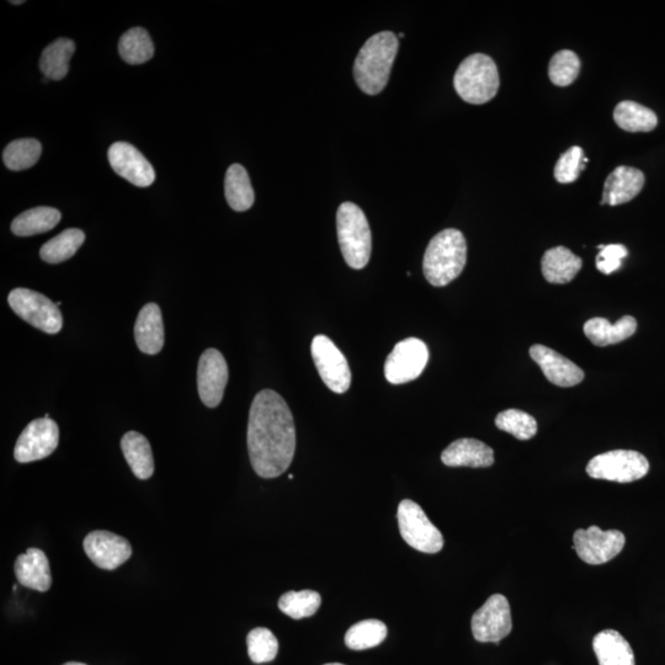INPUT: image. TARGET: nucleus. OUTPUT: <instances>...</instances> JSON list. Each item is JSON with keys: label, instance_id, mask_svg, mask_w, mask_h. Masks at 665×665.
I'll list each match as a JSON object with an SVG mask.
<instances>
[{"label": "nucleus", "instance_id": "obj_1", "mask_svg": "<svg viewBox=\"0 0 665 665\" xmlns=\"http://www.w3.org/2000/svg\"><path fill=\"white\" fill-rule=\"evenodd\" d=\"M250 464L257 475L276 478L290 467L296 450V429L290 407L273 390H263L250 407L248 423Z\"/></svg>", "mask_w": 665, "mask_h": 665}, {"label": "nucleus", "instance_id": "obj_2", "mask_svg": "<svg viewBox=\"0 0 665 665\" xmlns=\"http://www.w3.org/2000/svg\"><path fill=\"white\" fill-rule=\"evenodd\" d=\"M398 47L397 36L391 31H382L366 41L354 65L355 82L365 94L377 95L385 89Z\"/></svg>", "mask_w": 665, "mask_h": 665}, {"label": "nucleus", "instance_id": "obj_3", "mask_svg": "<svg viewBox=\"0 0 665 665\" xmlns=\"http://www.w3.org/2000/svg\"><path fill=\"white\" fill-rule=\"evenodd\" d=\"M467 243L464 234L449 228L430 241L425 250L423 270L430 285L443 287L459 278L465 269Z\"/></svg>", "mask_w": 665, "mask_h": 665}, {"label": "nucleus", "instance_id": "obj_4", "mask_svg": "<svg viewBox=\"0 0 665 665\" xmlns=\"http://www.w3.org/2000/svg\"><path fill=\"white\" fill-rule=\"evenodd\" d=\"M500 85L496 62L483 53L468 56L455 73L454 87L468 104L482 105L496 97Z\"/></svg>", "mask_w": 665, "mask_h": 665}, {"label": "nucleus", "instance_id": "obj_5", "mask_svg": "<svg viewBox=\"0 0 665 665\" xmlns=\"http://www.w3.org/2000/svg\"><path fill=\"white\" fill-rule=\"evenodd\" d=\"M337 231L345 262L355 270L364 269L372 250L371 230L364 211L353 202H344L338 209Z\"/></svg>", "mask_w": 665, "mask_h": 665}, {"label": "nucleus", "instance_id": "obj_6", "mask_svg": "<svg viewBox=\"0 0 665 665\" xmlns=\"http://www.w3.org/2000/svg\"><path fill=\"white\" fill-rule=\"evenodd\" d=\"M397 518L403 540L414 550L424 553H438L443 550V534L416 502L411 499L402 500L398 505Z\"/></svg>", "mask_w": 665, "mask_h": 665}, {"label": "nucleus", "instance_id": "obj_7", "mask_svg": "<svg viewBox=\"0 0 665 665\" xmlns=\"http://www.w3.org/2000/svg\"><path fill=\"white\" fill-rule=\"evenodd\" d=\"M649 472L645 455L632 450H614L589 461L587 473L595 480L630 483L641 480Z\"/></svg>", "mask_w": 665, "mask_h": 665}, {"label": "nucleus", "instance_id": "obj_8", "mask_svg": "<svg viewBox=\"0 0 665 665\" xmlns=\"http://www.w3.org/2000/svg\"><path fill=\"white\" fill-rule=\"evenodd\" d=\"M15 315L47 334H57L63 327V317L57 303L29 289H15L8 296Z\"/></svg>", "mask_w": 665, "mask_h": 665}, {"label": "nucleus", "instance_id": "obj_9", "mask_svg": "<svg viewBox=\"0 0 665 665\" xmlns=\"http://www.w3.org/2000/svg\"><path fill=\"white\" fill-rule=\"evenodd\" d=\"M626 537L619 530L604 531L598 526L574 532L573 550L588 565L598 566L614 560L624 550Z\"/></svg>", "mask_w": 665, "mask_h": 665}, {"label": "nucleus", "instance_id": "obj_10", "mask_svg": "<svg viewBox=\"0 0 665 665\" xmlns=\"http://www.w3.org/2000/svg\"><path fill=\"white\" fill-rule=\"evenodd\" d=\"M429 361L427 344L417 338L399 342L385 363V376L392 385H402L418 379Z\"/></svg>", "mask_w": 665, "mask_h": 665}, {"label": "nucleus", "instance_id": "obj_11", "mask_svg": "<svg viewBox=\"0 0 665 665\" xmlns=\"http://www.w3.org/2000/svg\"><path fill=\"white\" fill-rule=\"evenodd\" d=\"M311 354L319 376L329 390L345 393L351 386V371L347 358L326 335L312 340Z\"/></svg>", "mask_w": 665, "mask_h": 665}, {"label": "nucleus", "instance_id": "obj_12", "mask_svg": "<svg viewBox=\"0 0 665 665\" xmlns=\"http://www.w3.org/2000/svg\"><path fill=\"white\" fill-rule=\"evenodd\" d=\"M471 627L476 641L499 645L513 630L512 610L508 599L502 594L492 595L472 616Z\"/></svg>", "mask_w": 665, "mask_h": 665}, {"label": "nucleus", "instance_id": "obj_13", "mask_svg": "<svg viewBox=\"0 0 665 665\" xmlns=\"http://www.w3.org/2000/svg\"><path fill=\"white\" fill-rule=\"evenodd\" d=\"M60 441V429L55 420L40 418L33 420L20 434L15 445L14 457L20 464H30L49 457Z\"/></svg>", "mask_w": 665, "mask_h": 665}, {"label": "nucleus", "instance_id": "obj_14", "mask_svg": "<svg viewBox=\"0 0 665 665\" xmlns=\"http://www.w3.org/2000/svg\"><path fill=\"white\" fill-rule=\"evenodd\" d=\"M83 547L89 560L105 571H114L132 555L129 541L105 530L90 532L83 541Z\"/></svg>", "mask_w": 665, "mask_h": 665}, {"label": "nucleus", "instance_id": "obj_15", "mask_svg": "<svg viewBox=\"0 0 665 665\" xmlns=\"http://www.w3.org/2000/svg\"><path fill=\"white\" fill-rule=\"evenodd\" d=\"M228 382V366L220 351L207 349L201 355L198 367V390L206 407L216 408L221 403Z\"/></svg>", "mask_w": 665, "mask_h": 665}, {"label": "nucleus", "instance_id": "obj_16", "mask_svg": "<svg viewBox=\"0 0 665 665\" xmlns=\"http://www.w3.org/2000/svg\"><path fill=\"white\" fill-rule=\"evenodd\" d=\"M108 157L115 173L138 188H147L156 180V172H154L152 164L130 143H114L110 147Z\"/></svg>", "mask_w": 665, "mask_h": 665}, {"label": "nucleus", "instance_id": "obj_17", "mask_svg": "<svg viewBox=\"0 0 665 665\" xmlns=\"http://www.w3.org/2000/svg\"><path fill=\"white\" fill-rule=\"evenodd\" d=\"M530 356L553 385L573 387L584 380V372L581 367L545 345L536 344L531 347Z\"/></svg>", "mask_w": 665, "mask_h": 665}, {"label": "nucleus", "instance_id": "obj_18", "mask_svg": "<svg viewBox=\"0 0 665 665\" xmlns=\"http://www.w3.org/2000/svg\"><path fill=\"white\" fill-rule=\"evenodd\" d=\"M645 185V174L636 168L621 166L610 173L604 185L601 205L617 206L635 199Z\"/></svg>", "mask_w": 665, "mask_h": 665}, {"label": "nucleus", "instance_id": "obj_19", "mask_svg": "<svg viewBox=\"0 0 665 665\" xmlns=\"http://www.w3.org/2000/svg\"><path fill=\"white\" fill-rule=\"evenodd\" d=\"M15 576L23 587L46 593L51 588L52 577L49 560L39 549H29L15 561Z\"/></svg>", "mask_w": 665, "mask_h": 665}, {"label": "nucleus", "instance_id": "obj_20", "mask_svg": "<svg viewBox=\"0 0 665 665\" xmlns=\"http://www.w3.org/2000/svg\"><path fill=\"white\" fill-rule=\"evenodd\" d=\"M441 461L449 467H491L494 451L480 440L459 439L443 451Z\"/></svg>", "mask_w": 665, "mask_h": 665}, {"label": "nucleus", "instance_id": "obj_21", "mask_svg": "<svg viewBox=\"0 0 665 665\" xmlns=\"http://www.w3.org/2000/svg\"><path fill=\"white\" fill-rule=\"evenodd\" d=\"M135 338L138 349L147 355H157L164 347V324L161 308L148 303L136 319Z\"/></svg>", "mask_w": 665, "mask_h": 665}, {"label": "nucleus", "instance_id": "obj_22", "mask_svg": "<svg viewBox=\"0 0 665 665\" xmlns=\"http://www.w3.org/2000/svg\"><path fill=\"white\" fill-rule=\"evenodd\" d=\"M637 329L636 319L625 316L615 324H611L605 318H592L584 324V333L587 338L597 347H608L624 342L635 334Z\"/></svg>", "mask_w": 665, "mask_h": 665}, {"label": "nucleus", "instance_id": "obj_23", "mask_svg": "<svg viewBox=\"0 0 665 665\" xmlns=\"http://www.w3.org/2000/svg\"><path fill=\"white\" fill-rule=\"evenodd\" d=\"M582 265V259L566 247L547 250L541 260L542 274L551 284L571 283Z\"/></svg>", "mask_w": 665, "mask_h": 665}, {"label": "nucleus", "instance_id": "obj_24", "mask_svg": "<svg viewBox=\"0 0 665 665\" xmlns=\"http://www.w3.org/2000/svg\"><path fill=\"white\" fill-rule=\"evenodd\" d=\"M599 665H636L635 653L620 632L604 630L593 640Z\"/></svg>", "mask_w": 665, "mask_h": 665}, {"label": "nucleus", "instance_id": "obj_25", "mask_svg": "<svg viewBox=\"0 0 665 665\" xmlns=\"http://www.w3.org/2000/svg\"><path fill=\"white\" fill-rule=\"evenodd\" d=\"M127 464L138 480H148L154 473L153 452L146 436L137 432H129L121 440Z\"/></svg>", "mask_w": 665, "mask_h": 665}, {"label": "nucleus", "instance_id": "obj_26", "mask_svg": "<svg viewBox=\"0 0 665 665\" xmlns=\"http://www.w3.org/2000/svg\"><path fill=\"white\" fill-rule=\"evenodd\" d=\"M225 194L228 205L237 212H243L253 206L255 196L246 168L233 164L228 168L225 179Z\"/></svg>", "mask_w": 665, "mask_h": 665}, {"label": "nucleus", "instance_id": "obj_27", "mask_svg": "<svg viewBox=\"0 0 665 665\" xmlns=\"http://www.w3.org/2000/svg\"><path fill=\"white\" fill-rule=\"evenodd\" d=\"M61 212L53 207H35L20 214L12 223L15 236L30 237L35 234L46 233L61 221Z\"/></svg>", "mask_w": 665, "mask_h": 665}, {"label": "nucleus", "instance_id": "obj_28", "mask_svg": "<svg viewBox=\"0 0 665 665\" xmlns=\"http://www.w3.org/2000/svg\"><path fill=\"white\" fill-rule=\"evenodd\" d=\"M76 51V44L69 39H58L47 46L40 60L41 72L51 81H61L69 71V61Z\"/></svg>", "mask_w": 665, "mask_h": 665}, {"label": "nucleus", "instance_id": "obj_29", "mask_svg": "<svg viewBox=\"0 0 665 665\" xmlns=\"http://www.w3.org/2000/svg\"><path fill=\"white\" fill-rule=\"evenodd\" d=\"M614 120L620 129L629 132H651L658 125L656 113L635 101H622L617 105Z\"/></svg>", "mask_w": 665, "mask_h": 665}, {"label": "nucleus", "instance_id": "obj_30", "mask_svg": "<svg viewBox=\"0 0 665 665\" xmlns=\"http://www.w3.org/2000/svg\"><path fill=\"white\" fill-rule=\"evenodd\" d=\"M85 234L78 228H69L58 234L42 246L40 250L41 259L49 264H60L66 262L76 255L78 249L83 246Z\"/></svg>", "mask_w": 665, "mask_h": 665}, {"label": "nucleus", "instance_id": "obj_31", "mask_svg": "<svg viewBox=\"0 0 665 665\" xmlns=\"http://www.w3.org/2000/svg\"><path fill=\"white\" fill-rule=\"evenodd\" d=\"M119 52L122 60L129 65H143L154 55V45L150 34L142 28H133L121 36Z\"/></svg>", "mask_w": 665, "mask_h": 665}, {"label": "nucleus", "instance_id": "obj_32", "mask_svg": "<svg viewBox=\"0 0 665 665\" xmlns=\"http://www.w3.org/2000/svg\"><path fill=\"white\" fill-rule=\"evenodd\" d=\"M387 637V626L379 620H365L351 626L345 635V645L354 651H364L381 645Z\"/></svg>", "mask_w": 665, "mask_h": 665}, {"label": "nucleus", "instance_id": "obj_33", "mask_svg": "<svg viewBox=\"0 0 665 665\" xmlns=\"http://www.w3.org/2000/svg\"><path fill=\"white\" fill-rule=\"evenodd\" d=\"M41 143L34 138H23L9 143L3 153L4 163L10 170H20L34 167L41 157Z\"/></svg>", "mask_w": 665, "mask_h": 665}, {"label": "nucleus", "instance_id": "obj_34", "mask_svg": "<svg viewBox=\"0 0 665 665\" xmlns=\"http://www.w3.org/2000/svg\"><path fill=\"white\" fill-rule=\"evenodd\" d=\"M322 604L321 595L313 590L289 592L279 600V609L291 619L301 620L315 615Z\"/></svg>", "mask_w": 665, "mask_h": 665}, {"label": "nucleus", "instance_id": "obj_35", "mask_svg": "<svg viewBox=\"0 0 665 665\" xmlns=\"http://www.w3.org/2000/svg\"><path fill=\"white\" fill-rule=\"evenodd\" d=\"M499 430L512 434L518 440H530L537 433V423L534 417L519 409H508L499 413L496 418Z\"/></svg>", "mask_w": 665, "mask_h": 665}, {"label": "nucleus", "instance_id": "obj_36", "mask_svg": "<svg viewBox=\"0 0 665 665\" xmlns=\"http://www.w3.org/2000/svg\"><path fill=\"white\" fill-rule=\"evenodd\" d=\"M581 72V60L573 51L562 50L551 58L549 77L557 87L571 85Z\"/></svg>", "mask_w": 665, "mask_h": 665}, {"label": "nucleus", "instance_id": "obj_37", "mask_svg": "<svg viewBox=\"0 0 665 665\" xmlns=\"http://www.w3.org/2000/svg\"><path fill=\"white\" fill-rule=\"evenodd\" d=\"M247 645L249 658L254 663H269L278 656L279 642L274 633L264 627L249 632Z\"/></svg>", "mask_w": 665, "mask_h": 665}, {"label": "nucleus", "instance_id": "obj_38", "mask_svg": "<svg viewBox=\"0 0 665 665\" xmlns=\"http://www.w3.org/2000/svg\"><path fill=\"white\" fill-rule=\"evenodd\" d=\"M587 163L588 159L584 158V153L581 147L574 146L569 148V150L558 159L556 164L555 178L557 182L561 184L576 182Z\"/></svg>", "mask_w": 665, "mask_h": 665}, {"label": "nucleus", "instance_id": "obj_39", "mask_svg": "<svg viewBox=\"0 0 665 665\" xmlns=\"http://www.w3.org/2000/svg\"><path fill=\"white\" fill-rule=\"evenodd\" d=\"M600 253L597 257V269L605 275L613 274L622 265V259L629 255V250L622 244H609L599 246Z\"/></svg>", "mask_w": 665, "mask_h": 665}, {"label": "nucleus", "instance_id": "obj_40", "mask_svg": "<svg viewBox=\"0 0 665 665\" xmlns=\"http://www.w3.org/2000/svg\"><path fill=\"white\" fill-rule=\"evenodd\" d=\"M63 665H87V664L77 663V662H69V663H66V664H63Z\"/></svg>", "mask_w": 665, "mask_h": 665}, {"label": "nucleus", "instance_id": "obj_41", "mask_svg": "<svg viewBox=\"0 0 665 665\" xmlns=\"http://www.w3.org/2000/svg\"><path fill=\"white\" fill-rule=\"evenodd\" d=\"M10 3L15 5L24 4V0H20V2H10Z\"/></svg>", "mask_w": 665, "mask_h": 665}, {"label": "nucleus", "instance_id": "obj_42", "mask_svg": "<svg viewBox=\"0 0 665 665\" xmlns=\"http://www.w3.org/2000/svg\"><path fill=\"white\" fill-rule=\"evenodd\" d=\"M324 665H344V664H340V663H331V664H324Z\"/></svg>", "mask_w": 665, "mask_h": 665}, {"label": "nucleus", "instance_id": "obj_43", "mask_svg": "<svg viewBox=\"0 0 665 665\" xmlns=\"http://www.w3.org/2000/svg\"><path fill=\"white\" fill-rule=\"evenodd\" d=\"M399 39H404V34H399Z\"/></svg>", "mask_w": 665, "mask_h": 665}, {"label": "nucleus", "instance_id": "obj_44", "mask_svg": "<svg viewBox=\"0 0 665 665\" xmlns=\"http://www.w3.org/2000/svg\"><path fill=\"white\" fill-rule=\"evenodd\" d=\"M294 477H295L294 475L289 476L290 480H294Z\"/></svg>", "mask_w": 665, "mask_h": 665}]
</instances>
